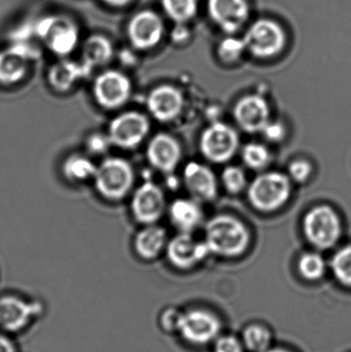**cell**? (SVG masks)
<instances>
[{
    "label": "cell",
    "mask_w": 351,
    "mask_h": 352,
    "mask_svg": "<svg viewBox=\"0 0 351 352\" xmlns=\"http://www.w3.org/2000/svg\"><path fill=\"white\" fill-rule=\"evenodd\" d=\"M41 299L14 292L0 294V331L16 337L25 334L45 316Z\"/></svg>",
    "instance_id": "obj_1"
},
{
    "label": "cell",
    "mask_w": 351,
    "mask_h": 352,
    "mask_svg": "<svg viewBox=\"0 0 351 352\" xmlns=\"http://www.w3.org/2000/svg\"><path fill=\"white\" fill-rule=\"evenodd\" d=\"M134 180L135 175L129 161L122 157L106 156L97 165L92 182L101 198L119 202L132 192Z\"/></svg>",
    "instance_id": "obj_2"
},
{
    "label": "cell",
    "mask_w": 351,
    "mask_h": 352,
    "mask_svg": "<svg viewBox=\"0 0 351 352\" xmlns=\"http://www.w3.org/2000/svg\"><path fill=\"white\" fill-rule=\"evenodd\" d=\"M206 245L210 252L226 258L240 256L249 243V230L231 215H218L206 226Z\"/></svg>",
    "instance_id": "obj_3"
},
{
    "label": "cell",
    "mask_w": 351,
    "mask_h": 352,
    "mask_svg": "<svg viewBox=\"0 0 351 352\" xmlns=\"http://www.w3.org/2000/svg\"><path fill=\"white\" fill-rule=\"evenodd\" d=\"M35 31L43 47L59 58H68L80 45L78 24L64 14H47L34 21Z\"/></svg>",
    "instance_id": "obj_4"
},
{
    "label": "cell",
    "mask_w": 351,
    "mask_h": 352,
    "mask_svg": "<svg viewBox=\"0 0 351 352\" xmlns=\"http://www.w3.org/2000/svg\"><path fill=\"white\" fill-rule=\"evenodd\" d=\"M132 82L119 69H105L95 78L92 95L100 109L115 111L127 104L131 98Z\"/></svg>",
    "instance_id": "obj_5"
},
{
    "label": "cell",
    "mask_w": 351,
    "mask_h": 352,
    "mask_svg": "<svg viewBox=\"0 0 351 352\" xmlns=\"http://www.w3.org/2000/svg\"><path fill=\"white\" fill-rule=\"evenodd\" d=\"M291 182L280 173H264L256 177L249 188V198L258 210H278L290 198Z\"/></svg>",
    "instance_id": "obj_6"
},
{
    "label": "cell",
    "mask_w": 351,
    "mask_h": 352,
    "mask_svg": "<svg viewBox=\"0 0 351 352\" xmlns=\"http://www.w3.org/2000/svg\"><path fill=\"white\" fill-rule=\"evenodd\" d=\"M148 117L136 111H127L115 116L107 127V134L113 148L131 151L144 142L150 132Z\"/></svg>",
    "instance_id": "obj_7"
},
{
    "label": "cell",
    "mask_w": 351,
    "mask_h": 352,
    "mask_svg": "<svg viewBox=\"0 0 351 352\" xmlns=\"http://www.w3.org/2000/svg\"><path fill=\"white\" fill-rule=\"evenodd\" d=\"M303 229L307 240L319 250H328L337 243L341 235V223L330 206H317L307 212Z\"/></svg>",
    "instance_id": "obj_8"
},
{
    "label": "cell",
    "mask_w": 351,
    "mask_h": 352,
    "mask_svg": "<svg viewBox=\"0 0 351 352\" xmlns=\"http://www.w3.org/2000/svg\"><path fill=\"white\" fill-rule=\"evenodd\" d=\"M243 41L255 57L266 59L282 51L286 43V34L278 23L262 19L249 27Z\"/></svg>",
    "instance_id": "obj_9"
},
{
    "label": "cell",
    "mask_w": 351,
    "mask_h": 352,
    "mask_svg": "<svg viewBox=\"0 0 351 352\" xmlns=\"http://www.w3.org/2000/svg\"><path fill=\"white\" fill-rule=\"evenodd\" d=\"M239 138L237 132L227 124L214 123L206 128L200 138V148L207 160L228 162L236 154Z\"/></svg>",
    "instance_id": "obj_10"
},
{
    "label": "cell",
    "mask_w": 351,
    "mask_h": 352,
    "mask_svg": "<svg viewBox=\"0 0 351 352\" xmlns=\"http://www.w3.org/2000/svg\"><path fill=\"white\" fill-rule=\"evenodd\" d=\"M220 320L212 312L192 309L181 316L179 332L183 338L195 345H204L216 340L220 335Z\"/></svg>",
    "instance_id": "obj_11"
},
{
    "label": "cell",
    "mask_w": 351,
    "mask_h": 352,
    "mask_svg": "<svg viewBox=\"0 0 351 352\" xmlns=\"http://www.w3.org/2000/svg\"><path fill=\"white\" fill-rule=\"evenodd\" d=\"M128 38L138 51H148L156 47L164 34L162 19L152 10H142L134 14L127 28Z\"/></svg>",
    "instance_id": "obj_12"
},
{
    "label": "cell",
    "mask_w": 351,
    "mask_h": 352,
    "mask_svg": "<svg viewBox=\"0 0 351 352\" xmlns=\"http://www.w3.org/2000/svg\"><path fill=\"white\" fill-rule=\"evenodd\" d=\"M164 210V194L154 182H144L134 190L131 199V212L138 223L154 225L161 219Z\"/></svg>",
    "instance_id": "obj_13"
},
{
    "label": "cell",
    "mask_w": 351,
    "mask_h": 352,
    "mask_svg": "<svg viewBox=\"0 0 351 352\" xmlns=\"http://www.w3.org/2000/svg\"><path fill=\"white\" fill-rule=\"evenodd\" d=\"M93 70L84 62L61 58L49 68L47 82L55 92L64 94L70 92L78 82L91 76Z\"/></svg>",
    "instance_id": "obj_14"
},
{
    "label": "cell",
    "mask_w": 351,
    "mask_h": 352,
    "mask_svg": "<svg viewBox=\"0 0 351 352\" xmlns=\"http://www.w3.org/2000/svg\"><path fill=\"white\" fill-rule=\"evenodd\" d=\"M205 242H198L189 233L175 236L167 245V256L179 269H189L201 262L210 254Z\"/></svg>",
    "instance_id": "obj_15"
},
{
    "label": "cell",
    "mask_w": 351,
    "mask_h": 352,
    "mask_svg": "<svg viewBox=\"0 0 351 352\" xmlns=\"http://www.w3.org/2000/svg\"><path fill=\"white\" fill-rule=\"evenodd\" d=\"M234 118L245 131L249 133L262 132L269 123V105L261 96L249 95L235 105Z\"/></svg>",
    "instance_id": "obj_16"
},
{
    "label": "cell",
    "mask_w": 351,
    "mask_h": 352,
    "mask_svg": "<svg viewBox=\"0 0 351 352\" xmlns=\"http://www.w3.org/2000/svg\"><path fill=\"white\" fill-rule=\"evenodd\" d=\"M208 12L222 30L234 33L247 22L249 6L245 0H208Z\"/></svg>",
    "instance_id": "obj_17"
},
{
    "label": "cell",
    "mask_w": 351,
    "mask_h": 352,
    "mask_svg": "<svg viewBox=\"0 0 351 352\" xmlns=\"http://www.w3.org/2000/svg\"><path fill=\"white\" fill-rule=\"evenodd\" d=\"M146 158L154 168L164 173H171L181 161V146L169 134H157L148 142Z\"/></svg>",
    "instance_id": "obj_18"
},
{
    "label": "cell",
    "mask_w": 351,
    "mask_h": 352,
    "mask_svg": "<svg viewBox=\"0 0 351 352\" xmlns=\"http://www.w3.org/2000/svg\"><path fill=\"white\" fill-rule=\"evenodd\" d=\"M183 105V95L170 85L157 87L146 99L150 115L160 122L172 121L181 113Z\"/></svg>",
    "instance_id": "obj_19"
},
{
    "label": "cell",
    "mask_w": 351,
    "mask_h": 352,
    "mask_svg": "<svg viewBox=\"0 0 351 352\" xmlns=\"http://www.w3.org/2000/svg\"><path fill=\"white\" fill-rule=\"evenodd\" d=\"M183 180L196 201H210L216 198L218 192L216 175L205 165L189 163L183 170Z\"/></svg>",
    "instance_id": "obj_20"
},
{
    "label": "cell",
    "mask_w": 351,
    "mask_h": 352,
    "mask_svg": "<svg viewBox=\"0 0 351 352\" xmlns=\"http://www.w3.org/2000/svg\"><path fill=\"white\" fill-rule=\"evenodd\" d=\"M115 58V47L104 35H91L82 43V61L92 70L106 66Z\"/></svg>",
    "instance_id": "obj_21"
},
{
    "label": "cell",
    "mask_w": 351,
    "mask_h": 352,
    "mask_svg": "<svg viewBox=\"0 0 351 352\" xmlns=\"http://www.w3.org/2000/svg\"><path fill=\"white\" fill-rule=\"evenodd\" d=\"M166 245V231L155 225H146L136 234L134 250L142 260L150 261L158 258Z\"/></svg>",
    "instance_id": "obj_22"
},
{
    "label": "cell",
    "mask_w": 351,
    "mask_h": 352,
    "mask_svg": "<svg viewBox=\"0 0 351 352\" xmlns=\"http://www.w3.org/2000/svg\"><path fill=\"white\" fill-rule=\"evenodd\" d=\"M97 165L87 153H72L62 162V175L70 184H84L93 180Z\"/></svg>",
    "instance_id": "obj_23"
},
{
    "label": "cell",
    "mask_w": 351,
    "mask_h": 352,
    "mask_svg": "<svg viewBox=\"0 0 351 352\" xmlns=\"http://www.w3.org/2000/svg\"><path fill=\"white\" fill-rule=\"evenodd\" d=\"M169 217L177 229L189 233L201 223L203 212L196 200L177 199L169 207Z\"/></svg>",
    "instance_id": "obj_24"
},
{
    "label": "cell",
    "mask_w": 351,
    "mask_h": 352,
    "mask_svg": "<svg viewBox=\"0 0 351 352\" xmlns=\"http://www.w3.org/2000/svg\"><path fill=\"white\" fill-rule=\"evenodd\" d=\"M30 62L12 50L0 51V85L16 86L27 76Z\"/></svg>",
    "instance_id": "obj_25"
},
{
    "label": "cell",
    "mask_w": 351,
    "mask_h": 352,
    "mask_svg": "<svg viewBox=\"0 0 351 352\" xmlns=\"http://www.w3.org/2000/svg\"><path fill=\"white\" fill-rule=\"evenodd\" d=\"M271 332L259 324H249L242 334V344L251 352H264L271 345Z\"/></svg>",
    "instance_id": "obj_26"
},
{
    "label": "cell",
    "mask_w": 351,
    "mask_h": 352,
    "mask_svg": "<svg viewBox=\"0 0 351 352\" xmlns=\"http://www.w3.org/2000/svg\"><path fill=\"white\" fill-rule=\"evenodd\" d=\"M162 6L169 18L177 23H185L197 12L198 0H162Z\"/></svg>",
    "instance_id": "obj_27"
},
{
    "label": "cell",
    "mask_w": 351,
    "mask_h": 352,
    "mask_svg": "<svg viewBox=\"0 0 351 352\" xmlns=\"http://www.w3.org/2000/svg\"><path fill=\"white\" fill-rule=\"evenodd\" d=\"M298 270L303 278L311 281L317 280L325 274L326 263L319 254L307 252L299 260Z\"/></svg>",
    "instance_id": "obj_28"
},
{
    "label": "cell",
    "mask_w": 351,
    "mask_h": 352,
    "mask_svg": "<svg viewBox=\"0 0 351 352\" xmlns=\"http://www.w3.org/2000/svg\"><path fill=\"white\" fill-rule=\"evenodd\" d=\"M242 160L249 168L261 170L269 164L271 156L265 146L253 142L243 148Z\"/></svg>",
    "instance_id": "obj_29"
},
{
    "label": "cell",
    "mask_w": 351,
    "mask_h": 352,
    "mask_svg": "<svg viewBox=\"0 0 351 352\" xmlns=\"http://www.w3.org/2000/svg\"><path fill=\"white\" fill-rule=\"evenodd\" d=\"M331 267L336 279L342 285L351 287V245L336 252Z\"/></svg>",
    "instance_id": "obj_30"
},
{
    "label": "cell",
    "mask_w": 351,
    "mask_h": 352,
    "mask_svg": "<svg viewBox=\"0 0 351 352\" xmlns=\"http://www.w3.org/2000/svg\"><path fill=\"white\" fill-rule=\"evenodd\" d=\"M113 148L107 132H92L84 140V150L92 158L106 157L111 148Z\"/></svg>",
    "instance_id": "obj_31"
},
{
    "label": "cell",
    "mask_w": 351,
    "mask_h": 352,
    "mask_svg": "<svg viewBox=\"0 0 351 352\" xmlns=\"http://www.w3.org/2000/svg\"><path fill=\"white\" fill-rule=\"evenodd\" d=\"M222 180L225 188L231 194H238L247 186V176L240 167H226L222 173Z\"/></svg>",
    "instance_id": "obj_32"
},
{
    "label": "cell",
    "mask_w": 351,
    "mask_h": 352,
    "mask_svg": "<svg viewBox=\"0 0 351 352\" xmlns=\"http://www.w3.org/2000/svg\"><path fill=\"white\" fill-rule=\"evenodd\" d=\"M247 50L243 39L227 37L218 45V55L226 62L237 61Z\"/></svg>",
    "instance_id": "obj_33"
},
{
    "label": "cell",
    "mask_w": 351,
    "mask_h": 352,
    "mask_svg": "<svg viewBox=\"0 0 351 352\" xmlns=\"http://www.w3.org/2000/svg\"><path fill=\"white\" fill-rule=\"evenodd\" d=\"M214 352H243L242 341L238 340L236 337L226 335V336L218 337L214 343Z\"/></svg>",
    "instance_id": "obj_34"
},
{
    "label": "cell",
    "mask_w": 351,
    "mask_h": 352,
    "mask_svg": "<svg viewBox=\"0 0 351 352\" xmlns=\"http://www.w3.org/2000/svg\"><path fill=\"white\" fill-rule=\"evenodd\" d=\"M183 314L175 308H167L162 312L160 316V324L163 330L167 332L179 331V322H181Z\"/></svg>",
    "instance_id": "obj_35"
},
{
    "label": "cell",
    "mask_w": 351,
    "mask_h": 352,
    "mask_svg": "<svg viewBox=\"0 0 351 352\" xmlns=\"http://www.w3.org/2000/svg\"><path fill=\"white\" fill-rule=\"evenodd\" d=\"M313 171L310 163L305 160H296L291 163L288 173L291 177L297 182H304L308 179Z\"/></svg>",
    "instance_id": "obj_36"
},
{
    "label": "cell",
    "mask_w": 351,
    "mask_h": 352,
    "mask_svg": "<svg viewBox=\"0 0 351 352\" xmlns=\"http://www.w3.org/2000/svg\"><path fill=\"white\" fill-rule=\"evenodd\" d=\"M262 133L265 135L267 140L270 142H278L282 140V138L286 135V130H284L282 124L278 123V122H273V123H268L267 125L264 128Z\"/></svg>",
    "instance_id": "obj_37"
},
{
    "label": "cell",
    "mask_w": 351,
    "mask_h": 352,
    "mask_svg": "<svg viewBox=\"0 0 351 352\" xmlns=\"http://www.w3.org/2000/svg\"><path fill=\"white\" fill-rule=\"evenodd\" d=\"M0 352H20L16 337L0 331Z\"/></svg>",
    "instance_id": "obj_38"
},
{
    "label": "cell",
    "mask_w": 351,
    "mask_h": 352,
    "mask_svg": "<svg viewBox=\"0 0 351 352\" xmlns=\"http://www.w3.org/2000/svg\"><path fill=\"white\" fill-rule=\"evenodd\" d=\"M189 35V29L183 25V23H179V25H177L174 30L172 31L171 37H172L175 43H183V41H187Z\"/></svg>",
    "instance_id": "obj_39"
},
{
    "label": "cell",
    "mask_w": 351,
    "mask_h": 352,
    "mask_svg": "<svg viewBox=\"0 0 351 352\" xmlns=\"http://www.w3.org/2000/svg\"><path fill=\"white\" fill-rule=\"evenodd\" d=\"M117 60H119L120 63L123 66H132L135 63L136 59L135 56H134L133 52L130 51V50H123V51L117 53Z\"/></svg>",
    "instance_id": "obj_40"
},
{
    "label": "cell",
    "mask_w": 351,
    "mask_h": 352,
    "mask_svg": "<svg viewBox=\"0 0 351 352\" xmlns=\"http://www.w3.org/2000/svg\"><path fill=\"white\" fill-rule=\"evenodd\" d=\"M104 2L107 6H111V8H123V6L129 4L132 0H101Z\"/></svg>",
    "instance_id": "obj_41"
},
{
    "label": "cell",
    "mask_w": 351,
    "mask_h": 352,
    "mask_svg": "<svg viewBox=\"0 0 351 352\" xmlns=\"http://www.w3.org/2000/svg\"><path fill=\"white\" fill-rule=\"evenodd\" d=\"M264 352H291V351H286V349H267V351H265Z\"/></svg>",
    "instance_id": "obj_42"
}]
</instances>
